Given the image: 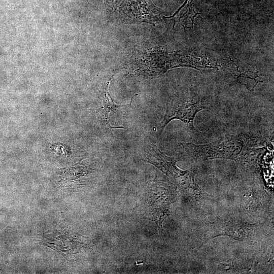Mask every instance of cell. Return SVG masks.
I'll return each mask as SVG.
<instances>
[{
    "label": "cell",
    "mask_w": 274,
    "mask_h": 274,
    "mask_svg": "<svg viewBox=\"0 0 274 274\" xmlns=\"http://www.w3.org/2000/svg\"><path fill=\"white\" fill-rule=\"evenodd\" d=\"M145 218L154 221L156 223L158 231L160 234L162 233V223L168 214L164 213L159 209H154L147 214Z\"/></svg>",
    "instance_id": "5"
},
{
    "label": "cell",
    "mask_w": 274,
    "mask_h": 274,
    "mask_svg": "<svg viewBox=\"0 0 274 274\" xmlns=\"http://www.w3.org/2000/svg\"><path fill=\"white\" fill-rule=\"evenodd\" d=\"M177 160L165 155L155 145L149 144L145 154V161L150 163L165 173L167 175H177L184 173L176 166Z\"/></svg>",
    "instance_id": "3"
},
{
    "label": "cell",
    "mask_w": 274,
    "mask_h": 274,
    "mask_svg": "<svg viewBox=\"0 0 274 274\" xmlns=\"http://www.w3.org/2000/svg\"><path fill=\"white\" fill-rule=\"evenodd\" d=\"M207 107L199 101H173L167 105L162 121L157 126V133L160 135L167 124L174 119L180 120L192 128L196 114Z\"/></svg>",
    "instance_id": "1"
},
{
    "label": "cell",
    "mask_w": 274,
    "mask_h": 274,
    "mask_svg": "<svg viewBox=\"0 0 274 274\" xmlns=\"http://www.w3.org/2000/svg\"><path fill=\"white\" fill-rule=\"evenodd\" d=\"M187 150L194 155L206 158H235L244 150L243 144L238 141H225L205 145H186Z\"/></svg>",
    "instance_id": "2"
},
{
    "label": "cell",
    "mask_w": 274,
    "mask_h": 274,
    "mask_svg": "<svg viewBox=\"0 0 274 274\" xmlns=\"http://www.w3.org/2000/svg\"><path fill=\"white\" fill-rule=\"evenodd\" d=\"M112 78V77H110L109 80H108L107 82L105 84L102 90L101 100L103 106L102 108L104 109L105 119L106 123L107 125H108L109 128H124V127L122 126H112L109 123V114L110 112L114 111L119 108L130 106L135 95L133 96L129 104L122 105L116 104L113 101L108 91V86Z\"/></svg>",
    "instance_id": "4"
}]
</instances>
